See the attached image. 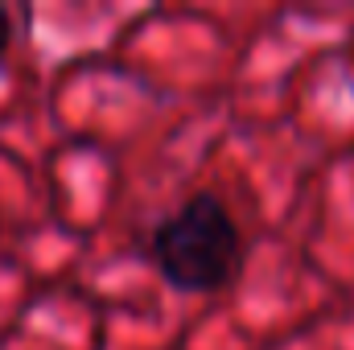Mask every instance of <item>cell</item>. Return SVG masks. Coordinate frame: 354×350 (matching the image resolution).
<instances>
[{"instance_id":"cell-2","label":"cell","mask_w":354,"mask_h":350,"mask_svg":"<svg viewBox=\"0 0 354 350\" xmlns=\"http://www.w3.org/2000/svg\"><path fill=\"white\" fill-rule=\"evenodd\" d=\"M8 50H12V12L0 4V62L8 58Z\"/></svg>"},{"instance_id":"cell-1","label":"cell","mask_w":354,"mask_h":350,"mask_svg":"<svg viewBox=\"0 0 354 350\" xmlns=\"http://www.w3.org/2000/svg\"><path fill=\"white\" fill-rule=\"evenodd\" d=\"M243 252L248 243L231 206L210 190L189 194L149 235L153 268L174 293H189V297L227 288L243 268Z\"/></svg>"},{"instance_id":"cell-3","label":"cell","mask_w":354,"mask_h":350,"mask_svg":"<svg viewBox=\"0 0 354 350\" xmlns=\"http://www.w3.org/2000/svg\"><path fill=\"white\" fill-rule=\"evenodd\" d=\"M0 231H4V214H0Z\"/></svg>"}]
</instances>
